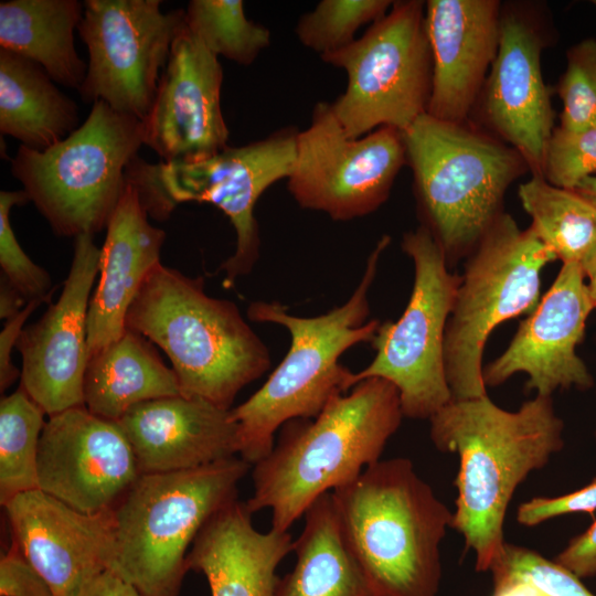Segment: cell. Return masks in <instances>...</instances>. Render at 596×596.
Masks as SVG:
<instances>
[{"label": "cell", "mask_w": 596, "mask_h": 596, "mask_svg": "<svg viewBox=\"0 0 596 596\" xmlns=\"http://www.w3.org/2000/svg\"><path fill=\"white\" fill-rule=\"evenodd\" d=\"M578 263H563L535 309L520 323L505 351L483 366L486 386H499L515 373L529 379L525 391L551 396L558 389L586 391L594 379L576 347L594 309Z\"/></svg>", "instance_id": "obj_19"}, {"label": "cell", "mask_w": 596, "mask_h": 596, "mask_svg": "<svg viewBox=\"0 0 596 596\" xmlns=\"http://www.w3.org/2000/svg\"><path fill=\"white\" fill-rule=\"evenodd\" d=\"M79 127L77 104L35 62L0 49V131L44 151Z\"/></svg>", "instance_id": "obj_26"}, {"label": "cell", "mask_w": 596, "mask_h": 596, "mask_svg": "<svg viewBox=\"0 0 596 596\" xmlns=\"http://www.w3.org/2000/svg\"><path fill=\"white\" fill-rule=\"evenodd\" d=\"M148 217L136 188L127 180L100 248L99 278L87 316L88 356L126 332V317L134 299L161 263L166 232Z\"/></svg>", "instance_id": "obj_23"}, {"label": "cell", "mask_w": 596, "mask_h": 596, "mask_svg": "<svg viewBox=\"0 0 596 596\" xmlns=\"http://www.w3.org/2000/svg\"><path fill=\"white\" fill-rule=\"evenodd\" d=\"M344 539L376 596H437L453 512L404 457L331 491Z\"/></svg>", "instance_id": "obj_4"}, {"label": "cell", "mask_w": 596, "mask_h": 596, "mask_svg": "<svg viewBox=\"0 0 596 596\" xmlns=\"http://www.w3.org/2000/svg\"><path fill=\"white\" fill-rule=\"evenodd\" d=\"M117 424L141 475L194 469L238 455V426L230 409L198 396L137 404Z\"/></svg>", "instance_id": "obj_22"}, {"label": "cell", "mask_w": 596, "mask_h": 596, "mask_svg": "<svg viewBox=\"0 0 596 596\" xmlns=\"http://www.w3.org/2000/svg\"><path fill=\"white\" fill-rule=\"evenodd\" d=\"M428 421L435 447L459 457L451 528L475 554L476 570L488 572L505 543L503 524L515 489L563 448L564 422L544 395L517 411L488 395L451 400Z\"/></svg>", "instance_id": "obj_1"}, {"label": "cell", "mask_w": 596, "mask_h": 596, "mask_svg": "<svg viewBox=\"0 0 596 596\" xmlns=\"http://www.w3.org/2000/svg\"><path fill=\"white\" fill-rule=\"evenodd\" d=\"M83 392L86 408L113 422L137 404L182 395L175 372L153 343L129 329L88 356Z\"/></svg>", "instance_id": "obj_25"}, {"label": "cell", "mask_w": 596, "mask_h": 596, "mask_svg": "<svg viewBox=\"0 0 596 596\" xmlns=\"http://www.w3.org/2000/svg\"><path fill=\"white\" fill-rule=\"evenodd\" d=\"M117 422L85 405L49 416L38 457L39 489L84 513L113 510L140 477Z\"/></svg>", "instance_id": "obj_17"}, {"label": "cell", "mask_w": 596, "mask_h": 596, "mask_svg": "<svg viewBox=\"0 0 596 596\" xmlns=\"http://www.w3.org/2000/svg\"><path fill=\"white\" fill-rule=\"evenodd\" d=\"M78 33L87 47L82 100H102L143 120L156 96L184 10L161 11L160 0H85Z\"/></svg>", "instance_id": "obj_14"}, {"label": "cell", "mask_w": 596, "mask_h": 596, "mask_svg": "<svg viewBox=\"0 0 596 596\" xmlns=\"http://www.w3.org/2000/svg\"><path fill=\"white\" fill-rule=\"evenodd\" d=\"M45 413L23 387L0 402V502L39 489L38 457Z\"/></svg>", "instance_id": "obj_30"}, {"label": "cell", "mask_w": 596, "mask_h": 596, "mask_svg": "<svg viewBox=\"0 0 596 596\" xmlns=\"http://www.w3.org/2000/svg\"><path fill=\"white\" fill-rule=\"evenodd\" d=\"M252 512L237 498L201 529L187 556L188 571L202 573L211 596H273L276 570L292 552L288 532L257 531Z\"/></svg>", "instance_id": "obj_24"}, {"label": "cell", "mask_w": 596, "mask_h": 596, "mask_svg": "<svg viewBox=\"0 0 596 596\" xmlns=\"http://www.w3.org/2000/svg\"><path fill=\"white\" fill-rule=\"evenodd\" d=\"M501 6L499 0L425 1L433 62L428 115L469 120L498 53Z\"/></svg>", "instance_id": "obj_21"}, {"label": "cell", "mask_w": 596, "mask_h": 596, "mask_svg": "<svg viewBox=\"0 0 596 596\" xmlns=\"http://www.w3.org/2000/svg\"><path fill=\"white\" fill-rule=\"evenodd\" d=\"M596 172V125L582 130L554 127L546 146L543 178L551 184L574 190Z\"/></svg>", "instance_id": "obj_36"}, {"label": "cell", "mask_w": 596, "mask_h": 596, "mask_svg": "<svg viewBox=\"0 0 596 596\" xmlns=\"http://www.w3.org/2000/svg\"><path fill=\"white\" fill-rule=\"evenodd\" d=\"M0 595L54 596L47 582L29 562L13 540L0 558Z\"/></svg>", "instance_id": "obj_38"}, {"label": "cell", "mask_w": 596, "mask_h": 596, "mask_svg": "<svg viewBox=\"0 0 596 596\" xmlns=\"http://www.w3.org/2000/svg\"><path fill=\"white\" fill-rule=\"evenodd\" d=\"M298 129L284 127L251 143L230 147L194 163H150L136 157L127 180L136 188L149 216L170 217L184 202L211 203L230 219L236 235L234 253L219 272L223 286L249 274L258 257L260 238L255 205L274 183L288 179L296 159Z\"/></svg>", "instance_id": "obj_9"}, {"label": "cell", "mask_w": 596, "mask_h": 596, "mask_svg": "<svg viewBox=\"0 0 596 596\" xmlns=\"http://www.w3.org/2000/svg\"><path fill=\"white\" fill-rule=\"evenodd\" d=\"M184 20L209 51L242 66L254 63L270 44V31L246 18L241 0H191Z\"/></svg>", "instance_id": "obj_31"}, {"label": "cell", "mask_w": 596, "mask_h": 596, "mask_svg": "<svg viewBox=\"0 0 596 596\" xmlns=\"http://www.w3.org/2000/svg\"><path fill=\"white\" fill-rule=\"evenodd\" d=\"M78 0L0 2V49L41 65L57 84L79 91L87 63L75 49L74 31L83 18Z\"/></svg>", "instance_id": "obj_28"}, {"label": "cell", "mask_w": 596, "mask_h": 596, "mask_svg": "<svg viewBox=\"0 0 596 596\" xmlns=\"http://www.w3.org/2000/svg\"><path fill=\"white\" fill-rule=\"evenodd\" d=\"M25 191H0V266L3 276L26 301H51L53 294L50 274L36 265L23 251L10 223L15 205L29 202Z\"/></svg>", "instance_id": "obj_35"}, {"label": "cell", "mask_w": 596, "mask_h": 596, "mask_svg": "<svg viewBox=\"0 0 596 596\" xmlns=\"http://www.w3.org/2000/svg\"><path fill=\"white\" fill-rule=\"evenodd\" d=\"M304 517L294 568L278 578L273 596H376L344 539L332 492Z\"/></svg>", "instance_id": "obj_27"}, {"label": "cell", "mask_w": 596, "mask_h": 596, "mask_svg": "<svg viewBox=\"0 0 596 596\" xmlns=\"http://www.w3.org/2000/svg\"><path fill=\"white\" fill-rule=\"evenodd\" d=\"M574 191L596 206V175H590L582 180Z\"/></svg>", "instance_id": "obj_44"}, {"label": "cell", "mask_w": 596, "mask_h": 596, "mask_svg": "<svg viewBox=\"0 0 596 596\" xmlns=\"http://www.w3.org/2000/svg\"><path fill=\"white\" fill-rule=\"evenodd\" d=\"M404 417L395 385L381 377L356 383L313 418L280 427L272 451L252 471V513L269 509L272 529L288 532L322 494L380 460Z\"/></svg>", "instance_id": "obj_2"}, {"label": "cell", "mask_w": 596, "mask_h": 596, "mask_svg": "<svg viewBox=\"0 0 596 596\" xmlns=\"http://www.w3.org/2000/svg\"><path fill=\"white\" fill-rule=\"evenodd\" d=\"M404 164L401 130L384 126L351 138L331 103L319 102L308 128L297 134L287 188L300 207L323 212L334 221H350L386 202Z\"/></svg>", "instance_id": "obj_13"}, {"label": "cell", "mask_w": 596, "mask_h": 596, "mask_svg": "<svg viewBox=\"0 0 596 596\" xmlns=\"http://www.w3.org/2000/svg\"><path fill=\"white\" fill-rule=\"evenodd\" d=\"M249 464L231 457L203 467L142 473L113 509L111 571L143 596H179L196 535L225 504Z\"/></svg>", "instance_id": "obj_7"}, {"label": "cell", "mask_w": 596, "mask_h": 596, "mask_svg": "<svg viewBox=\"0 0 596 596\" xmlns=\"http://www.w3.org/2000/svg\"><path fill=\"white\" fill-rule=\"evenodd\" d=\"M43 302L41 299L30 300L25 307L12 318L6 320L0 332V391L3 393L21 376V371L12 362V351L23 331L26 319Z\"/></svg>", "instance_id": "obj_39"}, {"label": "cell", "mask_w": 596, "mask_h": 596, "mask_svg": "<svg viewBox=\"0 0 596 596\" xmlns=\"http://www.w3.org/2000/svg\"><path fill=\"white\" fill-rule=\"evenodd\" d=\"M465 259L444 342L453 400L487 395L482 356L490 333L535 309L542 269L557 258L531 226L521 230L504 212Z\"/></svg>", "instance_id": "obj_10"}, {"label": "cell", "mask_w": 596, "mask_h": 596, "mask_svg": "<svg viewBox=\"0 0 596 596\" xmlns=\"http://www.w3.org/2000/svg\"><path fill=\"white\" fill-rule=\"evenodd\" d=\"M489 572L491 596H595L581 578L555 561L507 542Z\"/></svg>", "instance_id": "obj_32"}, {"label": "cell", "mask_w": 596, "mask_h": 596, "mask_svg": "<svg viewBox=\"0 0 596 596\" xmlns=\"http://www.w3.org/2000/svg\"><path fill=\"white\" fill-rule=\"evenodd\" d=\"M99 258L94 235L74 238L71 268L57 301L23 329L15 347L22 358L20 386L49 416L84 405L87 316Z\"/></svg>", "instance_id": "obj_16"}, {"label": "cell", "mask_w": 596, "mask_h": 596, "mask_svg": "<svg viewBox=\"0 0 596 596\" xmlns=\"http://www.w3.org/2000/svg\"><path fill=\"white\" fill-rule=\"evenodd\" d=\"M222 82L219 57L184 23L171 45L151 108L141 120L143 145L161 162L194 163L228 146Z\"/></svg>", "instance_id": "obj_18"}, {"label": "cell", "mask_w": 596, "mask_h": 596, "mask_svg": "<svg viewBox=\"0 0 596 596\" xmlns=\"http://www.w3.org/2000/svg\"><path fill=\"white\" fill-rule=\"evenodd\" d=\"M12 539L54 596H75L115 557L113 510L84 513L34 489L4 505Z\"/></svg>", "instance_id": "obj_20"}, {"label": "cell", "mask_w": 596, "mask_h": 596, "mask_svg": "<svg viewBox=\"0 0 596 596\" xmlns=\"http://www.w3.org/2000/svg\"><path fill=\"white\" fill-rule=\"evenodd\" d=\"M554 561L581 579L596 575V521L572 538Z\"/></svg>", "instance_id": "obj_40"}, {"label": "cell", "mask_w": 596, "mask_h": 596, "mask_svg": "<svg viewBox=\"0 0 596 596\" xmlns=\"http://www.w3.org/2000/svg\"><path fill=\"white\" fill-rule=\"evenodd\" d=\"M392 4L391 0H322L298 19L295 34L322 56L352 43L362 25L380 20Z\"/></svg>", "instance_id": "obj_33"}, {"label": "cell", "mask_w": 596, "mask_h": 596, "mask_svg": "<svg viewBox=\"0 0 596 596\" xmlns=\"http://www.w3.org/2000/svg\"><path fill=\"white\" fill-rule=\"evenodd\" d=\"M518 196L532 219L530 226L557 259L579 263L596 245V206L576 191L531 175L519 185Z\"/></svg>", "instance_id": "obj_29"}, {"label": "cell", "mask_w": 596, "mask_h": 596, "mask_svg": "<svg viewBox=\"0 0 596 596\" xmlns=\"http://www.w3.org/2000/svg\"><path fill=\"white\" fill-rule=\"evenodd\" d=\"M592 3L596 7V0H593Z\"/></svg>", "instance_id": "obj_45"}, {"label": "cell", "mask_w": 596, "mask_h": 596, "mask_svg": "<svg viewBox=\"0 0 596 596\" xmlns=\"http://www.w3.org/2000/svg\"><path fill=\"white\" fill-rule=\"evenodd\" d=\"M320 57L347 73L345 91L331 107L349 137L384 126L404 132L427 114L433 62L425 1H393L361 38Z\"/></svg>", "instance_id": "obj_11"}, {"label": "cell", "mask_w": 596, "mask_h": 596, "mask_svg": "<svg viewBox=\"0 0 596 596\" xmlns=\"http://www.w3.org/2000/svg\"><path fill=\"white\" fill-rule=\"evenodd\" d=\"M169 358L181 394L231 409L240 391L268 371L270 353L236 304L205 294L202 277L157 265L126 317Z\"/></svg>", "instance_id": "obj_5"}, {"label": "cell", "mask_w": 596, "mask_h": 596, "mask_svg": "<svg viewBox=\"0 0 596 596\" xmlns=\"http://www.w3.org/2000/svg\"><path fill=\"white\" fill-rule=\"evenodd\" d=\"M75 596H143L132 584L106 570L85 584Z\"/></svg>", "instance_id": "obj_41"}, {"label": "cell", "mask_w": 596, "mask_h": 596, "mask_svg": "<svg viewBox=\"0 0 596 596\" xmlns=\"http://www.w3.org/2000/svg\"><path fill=\"white\" fill-rule=\"evenodd\" d=\"M596 511V477L585 487L558 497H535L518 507L517 521L535 526L553 518Z\"/></svg>", "instance_id": "obj_37"}, {"label": "cell", "mask_w": 596, "mask_h": 596, "mask_svg": "<svg viewBox=\"0 0 596 596\" xmlns=\"http://www.w3.org/2000/svg\"><path fill=\"white\" fill-rule=\"evenodd\" d=\"M585 278L589 299L596 308V245H594L578 263Z\"/></svg>", "instance_id": "obj_43"}, {"label": "cell", "mask_w": 596, "mask_h": 596, "mask_svg": "<svg viewBox=\"0 0 596 596\" xmlns=\"http://www.w3.org/2000/svg\"><path fill=\"white\" fill-rule=\"evenodd\" d=\"M421 225L450 267L465 259L504 213L509 187L530 172L522 155L475 125L428 114L403 132Z\"/></svg>", "instance_id": "obj_6"}, {"label": "cell", "mask_w": 596, "mask_h": 596, "mask_svg": "<svg viewBox=\"0 0 596 596\" xmlns=\"http://www.w3.org/2000/svg\"><path fill=\"white\" fill-rule=\"evenodd\" d=\"M142 145L141 120L98 100L85 121L51 148L21 145L11 173L56 236L95 235L107 227Z\"/></svg>", "instance_id": "obj_8"}, {"label": "cell", "mask_w": 596, "mask_h": 596, "mask_svg": "<svg viewBox=\"0 0 596 596\" xmlns=\"http://www.w3.org/2000/svg\"><path fill=\"white\" fill-rule=\"evenodd\" d=\"M28 304L25 298L3 277L0 280V318L8 320Z\"/></svg>", "instance_id": "obj_42"}, {"label": "cell", "mask_w": 596, "mask_h": 596, "mask_svg": "<svg viewBox=\"0 0 596 596\" xmlns=\"http://www.w3.org/2000/svg\"><path fill=\"white\" fill-rule=\"evenodd\" d=\"M562 100L560 127L582 130L596 125V39L587 38L566 51V68L557 88Z\"/></svg>", "instance_id": "obj_34"}, {"label": "cell", "mask_w": 596, "mask_h": 596, "mask_svg": "<svg viewBox=\"0 0 596 596\" xmlns=\"http://www.w3.org/2000/svg\"><path fill=\"white\" fill-rule=\"evenodd\" d=\"M401 247L414 264L408 304L398 320L381 322L371 342L373 360L351 373L348 387L369 377L384 379L397 389L404 417L429 419L453 400L444 342L460 275L449 270L443 251L423 225L404 233Z\"/></svg>", "instance_id": "obj_12"}, {"label": "cell", "mask_w": 596, "mask_h": 596, "mask_svg": "<svg viewBox=\"0 0 596 596\" xmlns=\"http://www.w3.org/2000/svg\"><path fill=\"white\" fill-rule=\"evenodd\" d=\"M390 243L389 235L379 240L352 295L326 313L295 316L278 301L248 306L249 320L283 326L290 334L289 350L265 383L230 409L238 426V456L249 465L272 451L275 434L285 423L313 418L333 397L348 393L352 371L339 360L353 345L371 343L381 324L377 319H369V292Z\"/></svg>", "instance_id": "obj_3"}, {"label": "cell", "mask_w": 596, "mask_h": 596, "mask_svg": "<svg viewBox=\"0 0 596 596\" xmlns=\"http://www.w3.org/2000/svg\"><path fill=\"white\" fill-rule=\"evenodd\" d=\"M553 40L545 6L502 3L498 53L470 116L477 115L475 125L517 149L531 175L539 177H543L546 146L555 127L541 68L542 52Z\"/></svg>", "instance_id": "obj_15"}]
</instances>
